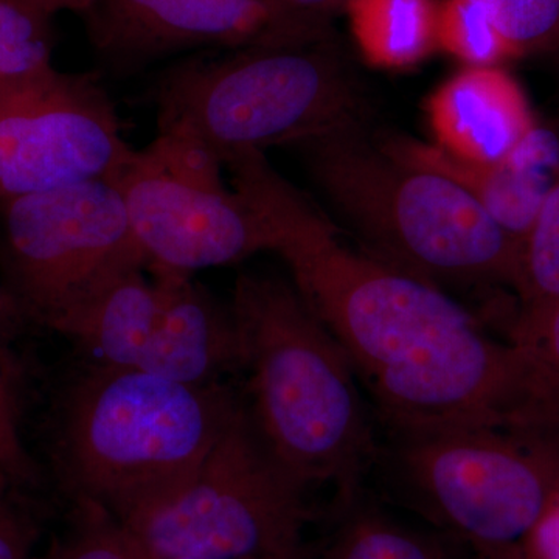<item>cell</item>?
<instances>
[{
	"mask_svg": "<svg viewBox=\"0 0 559 559\" xmlns=\"http://www.w3.org/2000/svg\"><path fill=\"white\" fill-rule=\"evenodd\" d=\"M412 506L474 551L520 546L557 502L559 439L466 429L396 437Z\"/></svg>",
	"mask_w": 559,
	"mask_h": 559,
	"instance_id": "cell-7",
	"label": "cell"
},
{
	"mask_svg": "<svg viewBox=\"0 0 559 559\" xmlns=\"http://www.w3.org/2000/svg\"><path fill=\"white\" fill-rule=\"evenodd\" d=\"M132 151L94 73L50 68L0 92V202L112 178Z\"/></svg>",
	"mask_w": 559,
	"mask_h": 559,
	"instance_id": "cell-12",
	"label": "cell"
},
{
	"mask_svg": "<svg viewBox=\"0 0 559 559\" xmlns=\"http://www.w3.org/2000/svg\"><path fill=\"white\" fill-rule=\"evenodd\" d=\"M50 16L24 0H0V92L53 68Z\"/></svg>",
	"mask_w": 559,
	"mask_h": 559,
	"instance_id": "cell-19",
	"label": "cell"
},
{
	"mask_svg": "<svg viewBox=\"0 0 559 559\" xmlns=\"http://www.w3.org/2000/svg\"><path fill=\"white\" fill-rule=\"evenodd\" d=\"M249 373L250 418L275 459L305 487L360 491L373 437L358 371L294 285L242 274L230 305Z\"/></svg>",
	"mask_w": 559,
	"mask_h": 559,
	"instance_id": "cell-1",
	"label": "cell"
},
{
	"mask_svg": "<svg viewBox=\"0 0 559 559\" xmlns=\"http://www.w3.org/2000/svg\"><path fill=\"white\" fill-rule=\"evenodd\" d=\"M555 503H557V506H559V495H558V499H557V502H555Z\"/></svg>",
	"mask_w": 559,
	"mask_h": 559,
	"instance_id": "cell-32",
	"label": "cell"
},
{
	"mask_svg": "<svg viewBox=\"0 0 559 559\" xmlns=\"http://www.w3.org/2000/svg\"><path fill=\"white\" fill-rule=\"evenodd\" d=\"M0 473L13 485L33 484L38 477L35 463L22 443L16 403H14L2 358H0Z\"/></svg>",
	"mask_w": 559,
	"mask_h": 559,
	"instance_id": "cell-23",
	"label": "cell"
},
{
	"mask_svg": "<svg viewBox=\"0 0 559 559\" xmlns=\"http://www.w3.org/2000/svg\"><path fill=\"white\" fill-rule=\"evenodd\" d=\"M224 167L231 189L266 229L271 252L288 266L294 288L364 381L479 323L440 286L347 248L336 227L274 170L263 151L238 154Z\"/></svg>",
	"mask_w": 559,
	"mask_h": 559,
	"instance_id": "cell-3",
	"label": "cell"
},
{
	"mask_svg": "<svg viewBox=\"0 0 559 559\" xmlns=\"http://www.w3.org/2000/svg\"><path fill=\"white\" fill-rule=\"evenodd\" d=\"M98 57L116 72L183 51L234 49L275 25L271 0H95L84 14Z\"/></svg>",
	"mask_w": 559,
	"mask_h": 559,
	"instance_id": "cell-13",
	"label": "cell"
},
{
	"mask_svg": "<svg viewBox=\"0 0 559 559\" xmlns=\"http://www.w3.org/2000/svg\"><path fill=\"white\" fill-rule=\"evenodd\" d=\"M337 509L326 559H450L443 539L396 521L360 491Z\"/></svg>",
	"mask_w": 559,
	"mask_h": 559,
	"instance_id": "cell-17",
	"label": "cell"
},
{
	"mask_svg": "<svg viewBox=\"0 0 559 559\" xmlns=\"http://www.w3.org/2000/svg\"><path fill=\"white\" fill-rule=\"evenodd\" d=\"M514 57L559 50V0H473Z\"/></svg>",
	"mask_w": 559,
	"mask_h": 559,
	"instance_id": "cell-22",
	"label": "cell"
},
{
	"mask_svg": "<svg viewBox=\"0 0 559 559\" xmlns=\"http://www.w3.org/2000/svg\"><path fill=\"white\" fill-rule=\"evenodd\" d=\"M94 362L146 371L183 384L219 382L240 369L230 307L186 272L128 264L51 325Z\"/></svg>",
	"mask_w": 559,
	"mask_h": 559,
	"instance_id": "cell-9",
	"label": "cell"
},
{
	"mask_svg": "<svg viewBox=\"0 0 559 559\" xmlns=\"http://www.w3.org/2000/svg\"><path fill=\"white\" fill-rule=\"evenodd\" d=\"M24 2L51 17L61 11H70V13L84 16L92 9L95 0H24Z\"/></svg>",
	"mask_w": 559,
	"mask_h": 559,
	"instance_id": "cell-28",
	"label": "cell"
},
{
	"mask_svg": "<svg viewBox=\"0 0 559 559\" xmlns=\"http://www.w3.org/2000/svg\"><path fill=\"white\" fill-rule=\"evenodd\" d=\"M471 559H532V557L520 544V546L507 547V549L474 551Z\"/></svg>",
	"mask_w": 559,
	"mask_h": 559,
	"instance_id": "cell-29",
	"label": "cell"
},
{
	"mask_svg": "<svg viewBox=\"0 0 559 559\" xmlns=\"http://www.w3.org/2000/svg\"><path fill=\"white\" fill-rule=\"evenodd\" d=\"M396 437L495 429L559 439V384L513 341L479 323L412 353L364 381Z\"/></svg>",
	"mask_w": 559,
	"mask_h": 559,
	"instance_id": "cell-8",
	"label": "cell"
},
{
	"mask_svg": "<svg viewBox=\"0 0 559 559\" xmlns=\"http://www.w3.org/2000/svg\"><path fill=\"white\" fill-rule=\"evenodd\" d=\"M0 480H7V481H10L9 479H7V477H5V476H3V474H2V473H0ZM10 484H11V481H10Z\"/></svg>",
	"mask_w": 559,
	"mask_h": 559,
	"instance_id": "cell-30",
	"label": "cell"
},
{
	"mask_svg": "<svg viewBox=\"0 0 559 559\" xmlns=\"http://www.w3.org/2000/svg\"><path fill=\"white\" fill-rule=\"evenodd\" d=\"M367 252L439 286L513 288L518 242L455 180L392 156L352 120L294 143Z\"/></svg>",
	"mask_w": 559,
	"mask_h": 559,
	"instance_id": "cell-5",
	"label": "cell"
},
{
	"mask_svg": "<svg viewBox=\"0 0 559 559\" xmlns=\"http://www.w3.org/2000/svg\"><path fill=\"white\" fill-rule=\"evenodd\" d=\"M0 310H2V300H0Z\"/></svg>",
	"mask_w": 559,
	"mask_h": 559,
	"instance_id": "cell-33",
	"label": "cell"
},
{
	"mask_svg": "<svg viewBox=\"0 0 559 559\" xmlns=\"http://www.w3.org/2000/svg\"><path fill=\"white\" fill-rule=\"evenodd\" d=\"M150 98L160 135L189 140L223 167L362 116L330 27H272L223 53L180 61L154 81Z\"/></svg>",
	"mask_w": 559,
	"mask_h": 559,
	"instance_id": "cell-4",
	"label": "cell"
},
{
	"mask_svg": "<svg viewBox=\"0 0 559 559\" xmlns=\"http://www.w3.org/2000/svg\"><path fill=\"white\" fill-rule=\"evenodd\" d=\"M38 559H146L128 530L97 503L73 502L70 527Z\"/></svg>",
	"mask_w": 559,
	"mask_h": 559,
	"instance_id": "cell-20",
	"label": "cell"
},
{
	"mask_svg": "<svg viewBox=\"0 0 559 559\" xmlns=\"http://www.w3.org/2000/svg\"><path fill=\"white\" fill-rule=\"evenodd\" d=\"M378 143L401 160L455 180L518 245L559 182V134L539 124L492 164L459 159L437 143L406 135H384Z\"/></svg>",
	"mask_w": 559,
	"mask_h": 559,
	"instance_id": "cell-14",
	"label": "cell"
},
{
	"mask_svg": "<svg viewBox=\"0 0 559 559\" xmlns=\"http://www.w3.org/2000/svg\"><path fill=\"white\" fill-rule=\"evenodd\" d=\"M532 559H559V506L554 507L536 524L522 543Z\"/></svg>",
	"mask_w": 559,
	"mask_h": 559,
	"instance_id": "cell-27",
	"label": "cell"
},
{
	"mask_svg": "<svg viewBox=\"0 0 559 559\" xmlns=\"http://www.w3.org/2000/svg\"><path fill=\"white\" fill-rule=\"evenodd\" d=\"M14 300L50 326L128 264L145 261L110 179L0 202Z\"/></svg>",
	"mask_w": 559,
	"mask_h": 559,
	"instance_id": "cell-11",
	"label": "cell"
},
{
	"mask_svg": "<svg viewBox=\"0 0 559 559\" xmlns=\"http://www.w3.org/2000/svg\"><path fill=\"white\" fill-rule=\"evenodd\" d=\"M221 173L223 165L201 146L157 134L109 178L146 266L193 275L270 250L259 216Z\"/></svg>",
	"mask_w": 559,
	"mask_h": 559,
	"instance_id": "cell-10",
	"label": "cell"
},
{
	"mask_svg": "<svg viewBox=\"0 0 559 559\" xmlns=\"http://www.w3.org/2000/svg\"><path fill=\"white\" fill-rule=\"evenodd\" d=\"M13 484L0 480V559H33L35 522L11 496Z\"/></svg>",
	"mask_w": 559,
	"mask_h": 559,
	"instance_id": "cell-25",
	"label": "cell"
},
{
	"mask_svg": "<svg viewBox=\"0 0 559 559\" xmlns=\"http://www.w3.org/2000/svg\"><path fill=\"white\" fill-rule=\"evenodd\" d=\"M274 27L322 28L337 11L347 9L349 0H271Z\"/></svg>",
	"mask_w": 559,
	"mask_h": 559,
	"instance_id": "cell-26",
	"label": "cell"
},
{
	"mask_svg": "<svg viewBox=\"0 0 559 559\" xmlns=\"http://www.w3.org/2000/svg\"><path fill=\"white\" fill-rule=\"evenodd\" d=\"M513 289L521 311L559 301V182L518 245Z\"/></svg>",
	"mask_w": 559,
	"mask_h": 559,
	"instance_id": "cell-18",
	"label": "cell"
},
{
	"mask_svg": "<svg viewBox=\"0 0 559 559\" xmlns=\"http://www.w3.org/2000/svg\"><path fill=\"white\" fill-rule=\"evenodd\" d=\"M241 407L221 382L183 384L91 362L61 403L55 450L62 485L73 502L131 520L193 476Z\"/></svg>",
	"mask_w": 559,
	"mask_h": 559,
	"instance_id": "cell-2",
	"label": "cell"
},
{
	"mask_svg": "<svg viewBox=\"0 0 559 559\" xmlns=\"http://www.w3.org/2000/svg\"><path fill=\"white\" fill-rule=\"evenodd\" d=\"M175 559H200V558H175Z\"/></svg>",
	"mask_w": 559,
	"mask_h": 559,
	"instance_id": "cell-31",
	"label": "cell"
},
{
	"mask_svg": "<svg viewBox=\"0 0 559 559\" xmlns=\"http://www.w3.org/2000/svg\"><path fill=\"white\" fill-rule=\"evenodd\" d=\"M437 145L474 164L499 162L535 127L524 92L509 73L468 68L428 102Z\"/></svg>",
	"mask_w": 559,
	"mask_h": 559,
	"instance_id": "cell-15",
	"label": "cell"
},
{
	"mask_svg": "<svg viewBox=\"0 0 559 559\" xmlns=\"http://www.w3.org/2000/svg\"><path fill=\"white\" fill-rule=\"evenodd\" d=\"M439 47L468 62L469 68H496L516 58L488 14L473 0L439 3Z\"/></svg>",
	"mask_w": 559,
	"mask_h": 559,
	"instance_id": "cell-21",
	"label": "cell"
},
{
	"mask_svg": "<svg viewBox=\"0 0 559 559\" xmlns=\"http://www.w3.org/2000/svg\"><path fill=\"white\" fill-rule=\"evenodd\" d=\"M307 489L242 404L182 487L121 524L146 559H307Z\"/></svg>",
	"mask_w": 559,
	"mask_h": 559,
	"instance_id": "cell-6",
	"label": "cell"
},
{
	"mask_svg": "<svg viewBox=\"0 0 559 559\" xmlns=\"http://www.w3.org/2000/svg\"><path fill=\"white\" fill-rule=\"evenodd\" d=\"M510 341L532 353L559 384V301L538 310L520 311L511 326Z\"/></svg>",
	"mask_w": 559,
	"mask_h": 559,
	"instance_id": "cell-24",
	"label": "cell"
},
{
	"mask_svg": "<svg viewBox=\"0 0 559 559\" xmlns=\"http://www.w3.org/2000/svg\"><path fill=\"white\" fill-rule=\"evenodd\" d=\"M353 33L373 64L403 68L439 47L436 0H349Z\"/></svg>",
	"mask_w": 559,
	"mask_h": 559,
	"instance_id": "cell-16",
	"label": "cell"
}]
</instances>
